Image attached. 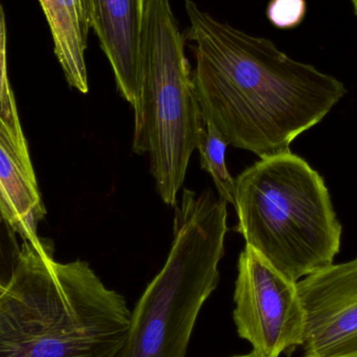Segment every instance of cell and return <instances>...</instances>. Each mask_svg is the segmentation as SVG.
<instances>
[{"label":"cell","mask_w":357,"mask_h":357,"mask_svg":"<svg viewBox=\"0 0 357 357\" xmlns=\"http://www.w3.org/2000/svg\"><path fill=\"white\" fill-rule=\"evenodd\" d=\"M185 8L202 116L228 146L260 159L291 152V142L345 96L341 81L289 58L271 40L235 29L191 0Z\"/></svg>","instance_id":"cell-1"},{"label":"cell","mask_w":357,"mask_h":357,"mask_svg":"<svg viewBox=\"0 0 357 357\" xmlns=\"http://www.w3.org/2000/svg\"><path fill=\"white\" fill-rule=\"evenodd\" d=\"M134 111L133 151L150 154L157 191L175 206L205 123L169 0H146Z\"/></svg>","instance_id":"cell-5"},{"label":"cell","mask_w":357,"mask_h":357,"mask_svg":"<svg viewBox=\"0 0 357 357\" xmlns=\"http://www.w3.org/2000/svg\"><path fill=\"white\" fill-rule=\"evenodd\" d=\"M47 239L21 241L0 295V357H117L131 310L83 260H54Z\"/></svg>","instance_id":"cell-2"},{"label":"cell","mask_w":357,"mask_h":357,"mask_svg":"<svg viewBox=\"0 0 357 357\" xmlns=\"http://www.w3.org/2000/svg\"><path fill=\"white\" fill-rule=\"evenodd\" d=\"M350 1H351L354 12H356V15L357 16V0H350Z\"/></svg>","instance_id":"cell-16"},{"label":"cell","mask_w":357,"mask_h":357,"mask_svg":"<svg viewBox=\"0 0 357 357\" xmlns=\"http://www.w3.org/2000/svg\"><path fill=\"white\" fill-rule=\"evenodd\" d=\"M54 41V54L69 86L88 93L86 50L90 29L89 0H39Z\"/></svg>","instance_id":"cell-10"},{"label":"cell","mask_w":357,"mask_h":357,"mask_svg":"<svg viewBox=\"0 0 357 357\" xmlns=\"http://www.w3.org/2000/svg\"><path fill=\"white\" fill-rule=\"evenodd\" d=\"M305 314L303 357H357V257L297 282Z\"/></svg>","instance_id":"cell-7"},{"label":"cell","mask_w":357,"mask_h":357,"mask_svg":"<svg viewBox=\"0 0 357 357\" xmlns=\"http://www.w3.org/2000/svg\"><path fill=\"white\" fill-rule=\"evenodd\" d=\"M233 319L237 333L259 357H280L301 347L305 314L297 282L245 245L238 260Z\"/></svg>","instance_id":"cell-6"},{"label":"cell","mask_w":357,"mask_h":357,"mask_svg":"<svg viewBox=\"0 0 357 357\" xmlns=\"http://www.w3.org/2000/svg\"><path fill=\"white\" fill-rule=\"evenodd\" d=\"M4 287H6V285H4L3 283L0 282V295L3 293Z\"/></svg>","instance_id":"cell-17"},{"label":"cell","mask_w":357,"mask_h":357,"mask_svg":"<svg viewBox=\"0 0 357 357\" xmlns=\"http://www.w3.org/2000/svg\"><path fill=\"white\" fill-rule=\"evenodd\" d=\"M232 357H259L258 356H256L254 352H250V354H243V356H232Z\"/></svg>","instance_id":"cell-15"},{"label":"cell","mask_w":357,"mask_h":357,"mask_svg":"<svg viewBox=\"0 0 357 357\" xmlns=\"http://www.w3.org/2000/svg\"><path fill=\"white\" fill-rule=\"evenodd\" d=\"M0 213L21 241H39L38 226L46 214L29 156L0 123Z\"/></svg>","instance_id":"cell-9"},{"label":"cell","mask_w":357,"mask_h":357,"mask_svg":"<svg viewBox=\"0 0 357 357\" xmlns=\"http://www.w3.org/2000/svg\"><path fill=\"white\" fill-rule=\"evenodd\" d=\"M227 205L210 189L183 190L169 257L132 310L117 357H186L199 312L220 282Z\"/></svg>","instance_id":"cell-4"},{"label":"cell","mask_w":357,"mask_h":357,"mask_svg":"<svg viewBox=\"0 0 357 357\" xmlns=\"http://www.w3.org/2000/svg\"><path fill=\"white\" fill-rule=\"evenodd\" d=\"M268 20L279 29H293L303 21L306 14L305 0H271Z\"/></svg>","instance_id":"cell-13"},{"label":"cell","mask_w":357,"mask_h":357,"mask_svg":"<svg viewBox=\"0 0 357 357\" xmlns=\"http://www.w3.org/2000/svg\"><path fill=\"white\" fill-rule=\"evenodd\" d=\"M228 144L211 125L205 123L197 150L201 156V167L210 174L218 189L220 199L234 205L235 180L227 169L225 154Z\"/></svg>","instance_id":"cell-11"},{"label":"cell","mask_w":357,"mask_h":357,"mask_svg":"<svg viewBox=\"0 0 357 357\" xmlns=\"http://www.w3.org/2000/svg\"><path fill=\"white\" fill-rule=\"evenodd\" d=\"M245 245L294 282L333 264L342 225L324 180L291 152L260 159L235 180Z\"/></svg>","instance_id":"cell-3"},{"label":"cell","mask_w":357,"mask_h":357,"mask_svg":"<svg viewBox=\"0 0 357 357\" xmlns=\"http://www.w3.org/2000/svg\"><path fill=\"white\" fill-rule=\"evenodd\" d=\"M0 123L21 144H27L19 119L16 100L10 88L6 63V25L3 8L0 4Z\"/></svg>","instance_id":"cell-12"},{"label":"cell","mask_w":357,"mask_h":357,"mask_svg":"<svg viewBox=\"0 0 357 357\" xmlns=\"http://www.w3.org/2000/svg\"><path fill=\"white\" fill-rule=\"evenodd\" d=\"M20 249L19 237L0 213V282L4 285L14 272Z\"/></svg>","instance_id":"cell-14"},{"label":"cell","mask_w":357,"mask_h":357,"mask_svg":"<svg viewBox=\"0 0 357 357\" xmlns=\"http://www.w3.org/2000/svg\"><path fill=\"white\" fill-rule=\"evenodd\" d=\"M146 0H89L90 26L112 67L121 96L135 110Z\"/></svg>","instance_id":"cell-8"}]
</instances>
